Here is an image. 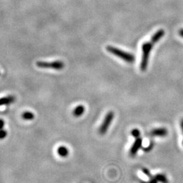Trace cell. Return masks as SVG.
Here are the masks:
<instances>
[{
    "instance_id": "17",
    "label": "cell",
    "mask_w": 183,
    "mask_h": 183,
    "mask_svg": "<svg viewBox=\"0 0 183 183\" xmlns=\"http://www.w3.org/2000/svg\"><path fill=\"white\" fill-rule=\"evenodd\" d=\"M158 181L155 177H152L150 179V180L149 181V183H158Z\"/></svg>"
},
{
    "instance_id": "2",
    "label": "cell",
    "mask_w": 183,
    "mask_h": 183,
    "mask_svg": "<svg viewBox=\"0 0 183 183\" xmlns=\"http://www.w3.org/2000/svg\"><path fill=\"white\" fill-rule=\"evenodd\" d=\"M107 50L112 55L117 56V57L122 59L126 63H133L135 61V56L132 54L123 51L119 48L114 47V46H108L107 47Z\"/></svg>"
},
{
    "instance_id": "12",
    "label": "cell",
    "mask_w": 183,
    "mask_h": 183,
    "mask_svg": "<svg viewBox=\"0 0 183 183\" xmlns=\"http://www.w3.org/2000/svg\"><path fill=\"white\" fill-rule=\"evenodd\" d=\"M22 118L25 120H32L34 118L35 115L33 113L30 111H26L22 115Z\"/></svg>"
},
{
    "instance_id": "14",
    "label": "cell",
    "mask_w": 183,
    "mask_h": 183,
    "mask_svg": "<svg viewBox=\"0 0 183 183\" xmlns=\"http://www.w3.org/2000/svg\"><path fill=\"white\" fill-rule=\"evenodd\" d=\"M7 135V132H6V130H4V129L0 130V140H3V139L6 137Z\"/></svg>"
},
{
    "instance_id": "19",
    "label": "cell",
    "mask_w": 183,
    "mask_h": 183,
    "mask_svg": "<svg viewBox=\"0 0 183 183\" xmlns=\"http://www.w3.org/2000/svg\"><path fill=\"white\" fill-rule=\"evenodd\" d=\"M179 34L180 37H182L183 38V29H180L179 31Z\"/></svg>"
},
{
    "instance_id": "6",
    "label": "cell",
    "mask_w": 183,
    "mask_h": 183,
    "mask_svg": "<svg viewBox=\"0 0 183 183\" xmlns=\"http://www.w3.org/2000/svg\"><path fill=\"white\" fill-rule=\"evenodd\" d=\"M168 132L167 130L165 128H155L154 130H151L149 134L151 136H159V137H164L167 135Z\"/></svg>"
},
{
    "instance_id": "3",
    "label": "cell",
    "mask_w": 183,
    "mask_h": 183,
    "mask_svg": "<svg viewBox=\"0 0 183 183\" xmlns=\"http://www.w3.org/2000/svg\"><path fill=\"white\" fill-rule=\"evenodd\" d=\"M36 65L38 67L42 69H51L54 70H62L64 67V63L61 61H56L53 62L37 61Z\"/></svg>"
},
{
    "instance_id": "10",
    "label": "cell",
    "mask_w": 183,
    "mask_h": 183,
    "mask_svg": "<svg viewBox=\"0 0 183 183\" xmlns=\"http://www.w3.org/2000/svg\"><path fill=\"white\" fill-rule=\"evenodd\" d=\"M85 112V107L83 105H79V106L76 107L73 110V115L76 117H81V116L84 114Z\"/></svg>"
},
{
    "instance_id": "18",
    "label": "cell",
    "mask_w": 183,
    "mask_h": 183,
    "mask_svg": "<svg viewBox=\"0 0 183 183\" xmlns=\"http://www.w3.org/2000/svg\"><path fill=\"white\" fill-rule=\"evenodd\" d=\"M4 124H5V123L4 122V120L0 119V130H1V129L4 128Z\"/></svg>"
},
{
    "instance_id": "11",
    "label": "cell",
    "mask_w": 183,
    "mask_h": 183,
    "mask_svg": "<svg viewBox=\"0 0 183 183\" xmlns=\"http://www.w3.org/2000/svg\"><path fill=\"white\" fill-rule=\"evenodd\" d=\"M155 178L158 182L161 183H168V180H167V177L164 174H158L155 176Z\"/></svg>"
},
{
    "instance_id": "16",
    "label": "cell",
    "mask_w": 183,
    "mask_h": 183,
    "mask_svg": "<svg viewBox=\"0 0 183 183\" xmlns=\"http://www.w3.org/2000/svg\"><path fill=\"white\" fill-rule=\"evenodd\" d=\"M153 146H154V143H153V142H151V143L149 144V145L148 146H146V147H143V150L146 152L150 151L151 149L153 148Z\"/></svg>"
},
{
    "instance_id": "8",
    "label": "cell",
    "mask_w": 183,
    "mask_h": 183,
    "mask_svg": "<svg viewBox=\"0 0 183 183\" xmlns=\"http://www.w3.org/2000/svg\"><path fill=\"white\" fill-rule=\"evenodd\" d=\"M16 100V98L14 96H7L0 99V106L2 105H8L12 104Z\"/></svg>"
},
{
    "instance_id": "21",
    "label": "cell",
    "mask_w": 183,
    "mask_h": 183,
    "mask_svg": "<svg viewBox=\"0 0 183 183\" xmlns=\"http://www.w3.org/2000/svg\"><path fill=\"white\" fill-rule=\"evenodd\" d=\"M140 183H149V182H145V181H140Z\"/></svg>"
},
{
    "instance_id": "1",
    "label": "cell",
    "mask_w": 183,
    "mask_h": 183,
    "mask_svg": "<svg viewBox=\"0 0 183 183\" xmlns=\"http://www.w3.org/2000/svg\"><path fill=\"white\" fill-rule=\"evenodd\" d=\"M154 46V43L152 42H145L142 45V58L140 62V68L142 71H146L147 69L148 64H149V56H150V54L152 48Z\"/></svg>"
},
{
    "instance_id": "13",
    "label": "cell",
    "mask_w": 183,
    "mask_h": 183,
    "mask_svg": "<svg viewBox=\"0 0 183 183\" xmlns=\"http://www.w3.org/2000/svg\"><path fill=\"white\" fill-rule=\"evenodd\" d=\"M131 134H132L135 138H138L140 137V130H138V129H134V130H132V132H131Z\"/></svg>"
},
{
    "instance_id": "5",
    "label": "cell",
    "mask_w": 183,
    "mask_h": 183,
    "mask_svg": "<svg viewBox=\"0 0 183 183\" xmlns=\"http://www.w3.org/2000/svg\"><path fill=\"white\" fill-rule=\"evenodd\" d=\"M142 145H143V139L140 137H139L138 138H136V140L134 141V143L131 147L130 150V154L131 156H134L137 153V152L139 151L142 147Z\"/></svg>"
},
{
    "instance_id": "15",
    "label": "cell",
    "mask_w": 183,
    "mask_h": 183,
    "mask_svg": "<svg viewBox=\"0 0 183 183\" xmlns=\"http://www.w3.org/2000/svg\"><path fill=\"white\" fill-rule=\"evenodd\" d=\"M142 172H143V174H144L146 175V176H147V177H149V179H151V178L153 177V176H151V174L150 171H149L148 169H146V168H143V169H142Z\"/></svg>"
},
{
    "instance_id": "7",
    "label": "cell",
    "mask_w": 183,
    "mask_h": 183,
    "mask_svg": "<svg viewBox=\"0 0 183 183\" xmlns=\"http://www.w3.org/2000/svg\"><path fill=\"white\" fill-rule=\"evenodd\" d=\"M165 35V31L164 29H159L158 31H156L154 34L152 35V37L151 38V42H153L154 44L156 43L157 42H158L161 39L164 37Z\"/></svg>"
},
{
    "instance_id": "9",
    "label": "cell",
    "mask_w": 183,
    "mask_h": 183,
    "mask_svg": "<svg viewBox=\"0 0 183 183\" xmlns=\"http://www.w3.org/2000/svg\"><path fill=\"white\" fill-rule=\"evenodd\" d=\"M58 155L61 158H66L69 155V151L65 146H60L57 149Z\"/></svg>"
},
{
    "instance_id": "4",
    "label": "cell",
    "mask_w": 183,
    "mask_h": 183,
    "mask_svg": "<svg viewBox=\"0 0 183 183\" xmlns=\"http://www.w3.org/2000/svg\"><path fill=\"white\" fill-rule=\"evenodd\" d=\"M114 113L113 111H109L107 113V114L105 116L104 120L102 123L101 125L99 130V134L101 135H104L107 133L108 129H109L110 125L111 124V123L114 118Z\"/></svg>"
},
{
    "instance_id": "20",
    "label": "cell",
    "mask_w": 183,
    "mask_h": 183,
    "mask_svg": "<svg viewBox=\"0 0 183 183\" xmlns=\"http://www.w3.org/2000/svg\"><path fill=\"white\" fill-rule=\"evenodd\" d=\"M180 125H181V128H182V133H183V118L181 120V121H180Z\"/></svg>"
},
{
    "instance_id": "22",
    "label": "cell",
    "mask_w": 183,
    "mask_h": 183,
    "mask_svg": "<svg viewBox=\"0 0 183 183\" xmlns=\"http://www.w3.org/2000/svg\"><path fill=\"white\" fill-rule=\"evenodd\" d=\"M182 145H183V141H182Z\"/></svg>"
}]
</instances>
